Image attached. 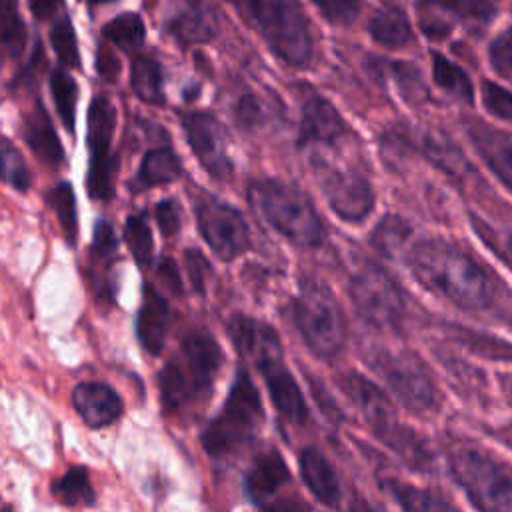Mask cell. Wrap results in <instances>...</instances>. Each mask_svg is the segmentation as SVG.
<instances>
[{"mask_svg":"<svg viewBox=\"0 0 512 512\" xmlns=\"http://www.w3.org/2000/svg\"><path fill=\"white\" fill-rule=\"evenodd\" d=\"M116 246H118V240L112 224H108L106 220L96 222L94 238H92V256L96 260H108L116 254Z\"/></svg>","mask_w":512,"mask_h":512,"instance_id":"obj_50","label":"cell"},{"mask_svg":"<svg viewBox=\"0 0 512 512\" xmlns=\"http://www.w3.org/2000/svg\"><path fill=\"white\" fill-rule=\"evenodd\" d=\"M184 264H186V272H188V278L192 282V288L198 292V294H204V288H206V280L212 272L210 268V262L206 260V256L196 250V248H188L184 252Z\"/></svg>","mask_w":512,"mask_h":512,"instance_id":"obj_48","label":"cell"},{"mask_svg":"<svg viewBox=\"0 0 512 512\" xmlns=\"http://www.w3.org/2000/svg\"><path fill=\"white\" fill-rule=\"evenodd\" d=\"M470 224L474 226L478 238L490 246L494 254H498L512 268V232H502L492 228L488 222L480 220L476 214L470 216Z\"/></svg>","mask_w":512,"mask_h":512,"instance_id":"obj_42","label":"cell"},{"mask_svg":"<svg viewBox=\"0 0 512 512\" xmlns=\"http://www.w3.org/2000/svg\"><path fill=\"white\" fill-rule=\"evenodd\" d=\"M262 512H310L300 498H278L262 508Z\"/></svg>","mask_w":512,"mask_h":512,"instance_id":"obj_53","label":"cell"},{"mask_svg":"<svg viewBox=\"0 0 512 512\" xmlns=\"http://www.w3.org/2000/svg\"><path fill=\"white\" fill-rule=\"evenodd\" d=\"M320 14L338 26L352 24L360 14V0H312Z\"/></svg>","mask_w":512,"mask_h":512,"instance_id":"obj_45","label":"cell"},{"mask_svg":"<svg viewBox=\"0 0 512 512\" xmlns=\"http://www.w3.org/2000/svg\"><path fill=\"white\" fill-rule=\"evenodd\" d=\"M50 44L58 56V60L66 68H80V52L76 44V34L68 18L58 20L50 30Z\"/></svg>","mask_w":512,"mask_h":512,"instance_id":"obj_40","label":"cell"},{"mask_svg":"<svg viewBox=\"0 0 512 512\" xmlns=\"http://www.w3.org/2000/svg\"><path fill=\"white\" fill-rule=\"evenodd\" d=\"M408 264L422 286L460 308L480 310L494 300V282L482 264L444 238L420 240Z\"/></svg>","mask_w":512,"mask_h":512,"instance_id":"obj_1","label":"cell"},{"mask_svg":"<svg viewBox=\"0 0 512 512\" xmlns=\"http://www.w3.org/2000/svg\"><path fill=\"white\" fill-rule=\"evenodd\" d=\"M470 140L496 178L512 192V136L476 122L470 126Z\"/></svg>","mask_w":512,"mask_h":512,"instance_id":"obj_20","label":"cell"},{"mask_svg":"<svg viewBox=\"0 0 512 512\" xmlns=\"http://www.w3.org/2000/svg\"><path fill=\"white\" fill-rule=\"evenodd\" d=\"M300 476L306 488L326 506H338L342 500V488L338 474L330 460L314 446H308L298 456Z\"/></svg>","mask_w":512,"mask_h":512,"instance_id":"obj_21","label":"cell"},{"mask_svg":"<svg viewBox=\"0 0 512 512\" xmlns=\"http://www.w3.org/2000/svg\"><path fill=\"white\" fill-rule=\"evenodd\" d=\"M256 26L270 50L290 66H308L314 52L312 32L296 0H234Z\"/></svg>","mask_w":512,"mask_h":512,"instance_id":"obj_6","label":"cell"},{"mask_svg":"<svg viewBox=\"0 0 512 512\" xmlns=\"http://www.w3.org/2000/svg\"><path fill=\"white\" fill-rule=\"evenodd\" d=\"M340 388L354 402L378 438L388 434L398 424L390 398L366 376L348 372L340 376Z\"/></svg>","mask_w":512,"mask_h":512,"instance_id":"obj_15","label":"cell"},{"mask_svg":"<svg viewBox=\"0 0 512 512\" xmlns=\"http://www.w3.org/2000/svg\"><path fill=\"white\" fill-rule=\"evenodd\" d=\"M96 70H98L100 78L106 80V82H116L118 76H120V60H118V56L106 44H102L98 48Z\"/></svg>","mask_w":512,"mask_h":512,"instance_id":"obj_51","label":"cell"},{"mask_svg":"<svg viewBox=\"0 0 512 512\" xmlns=\"http://www.w3.org/2000/svg\"><path fill=\"white\" fill-rule=\"evenodd\" d=\"M116 128V110L104 96H96L88 108V150L108 152Z\"/></svg>","mask_w":512,"mask_h":512,"instance_id":"obj_26","label":"cell"},{"mask_svg":"<svg viewBox=\"0 0 512 512\" xmlns=\"http://www.w3.org/2000/svg\"><path fill=\"white\" fill-rule=\"evenodd\" d=\"M496 8L492 0H418V14L422 32L430 38H444L450 34L452 24L446 16L458 20L488 22Z\"/></svg>","mask_w":512,"mask_h":512,"instance_id":"obj_14","label":"cell"},{"mask_svg":"<svg viewBox=\"0 0 512 512\" xmlns=\"http://www.w3.org/2000/svg\"><path fill=\"white\" fill-rule=\"evenodd\" d=\"M0 180L22 192L28 190L32 182V176L26 168L22 154L6 138H0Z\"/></svg>","mask_w":512,"mask_h":512,"instance_id":"obj_39","label":"cell"},{"mask_svg":"<svg viewBox=\"0 0 512 512\" xmlns=\"http://www.w3.org/2000/svg\"><path fill=\"white\" fill-rule=\"evenodd\" d=\"M0 512H12V506H10V504H4V506L0 508Z\"/></svg>","mask_w":512,"mask_h":512,"instance_id":"obj_56","label":"cell"},{"mask_svg":"<svg viewBox=\"0 0 512 512\" xmlns=\"http://www.w3.org/2000/svg\"><path fill=\"white\" fill-rule=\"evenodd\" d=\"M196 222L202 238L222 260H234L250 246V230L242 214L220 202L204 196L196 202Z\"/></svg>","mask_w":512,"mask_h":512,"instance_id":"obj_11","label":"cell"},{"mask_svg":"<svg viewBox=\"0 0 512 512\" xmlns=\"http://www.w3.org/2000/svg\"><path fill=\"white\" fill-rule=\"evenodd\" d=\"M170 308L166 298L150 284H144V300L136 318V334L142 348L156 356L162 352L168 332Z\"/></svg>","mask_w":512,"mask_h":512,"instance_id":"obj_19","label":"cell"},{"mask_svg":"<svg viewBox=\"0 0 512 512\" xmlns=\"http://www.w3.org/2000/svg\"><path fill=\"white\" fill-rule=\"evenodd\" d=\"M290 478L284 456L276 448L260 452L244 476V488L254 504H262L274 496Z\"/></svg>","mask_w":512,"mask_h":512,"instance_id":"obj_18","label":"cell"},{"mask_svg":"<svg viewBox=\"0 0 512 512\" xmlns=\"http://www.w3.org/2000/svg\"><path fill=\"white\" fill-rule=\"evenodd\" d=\"M174 32L186 42H206L214 36V22L204 10L192 8L174 22Z\"/></svg>","mask_w":512,"mask_h":512,"instance_id":"obj_41","label":"cell"},{"mask_svg":"<svg viewBox=\"0 0 512 512\" xmlns=\"http://www.w3.org/2000/svg\"><path fill=\"white\" fill-rule=\"evenodd\" d=\"M386 488L390 490L402 512H460L450 500L428 488L398 480H388Z\"/></svg>","mask_w":512,"mask_h":512,"instance_id":"obj_24","label":"cell"},{"mask_svg":"<svg viewBox=\"0 0 512 512\" xmlns=\"http://www.w3.org/2000/svg\"><path fill=\"white\" fill-rule=\"evenodd\" d=\"M426 154L432 162H436L442 170H446L452 176H458L464 168L462 154L454 146H450L448 142H444L440 138L426 140Z\"/></svg>","mask_w":512,"mask_h":512,"instance_id":"obj_44","label":"cell"},{"mask_svg":"<svg viewBox=\"0 0 512 512\" xmlns=\"http://www.w3.org/2000/svg\"><path fill=\"white\" fill-rule=\"evenodd\" d=\"M482 102L484 108L502 120L512 122V92L502 88L500 84L492 82V80H484L482 82Z\"/></svg>","mask_w":512,"mask_h":512,"instance_id":"obj_43","label":"cell"},{"mask_svg":"<svg viewBox=\"0 0 512 512\" xmlns=\"http://www.w3.org/2000/svg\"><path fill=\"white\" fill-rule=\"evenodd\" d=\"M154 218H156V224H158V228L164 236H174L180 230V224H182L178 202L172 200V198L160 200L154 206Z\"/></svg>","mask_w":512,"mask_h":512,"instance_id":"obj_49","label":"cell"},{"mask_svg":"<svg viewBox=\"0 0 512 512\" xmlns=\"http://www.w3.org/2000/svg\"><path fill=\"white\" fill-rule=\"evenodd\" d=\"M378 370L392 390V396L410 412L424 414L436 408L438 394L434 380L416 354H388L378 362Z\"/></svg>","mask_w":512,"mask_h":512,"instance_id":"obj_10","label":"cell"},{"mask_svg":"<svg viewBox=\"0 0 512 512\" xmlns=\"http://www.w3.org/2000/svg\"><path fill=\"white\" fill-rule=\"evenodd\" d=\"M186 140L212 178H228L232 160L228 156V138L224 126L208 112H188L182 116Z\"/></svg>","mask_w":512,"mask_h":512,"instance_id":"obj_12","label":"cell"},{"mask_svg":"<svg viewBox=\"0 0 512 512\" xmlns=\"http://www.w3.org/2000/svg\"><path fill=\"white\" fill-rule=\"evenodd\" d=\"M262 424L264 406L260 392L248 370L240 368L222 410L202 432V446L214 458L230 456L250 444Z\"/></svg>","mask_w":512,"mask_h":512,"instance_id":"obj_5","label":"cell"},{"mask_svg":"<svg viewBox=\"0 0 512 512\" xmlns=\"http://www.w3.org/2000/svg\"><path fill=\"white\" fill-rule=\"evenodd\" d=\"M102 36L116 44L122 50H134L138 46H142L144 36H146V28L144 22L138 14H120L116 18H112L104 28H102Z\"/></svg>","mask_w":512,"mask_h":512,"instance_id":"obj_37","label":"cell"},{"mask_svg":"<svg viewBox=\"0 0 512 512\" xmlns=\"http://www.w3.org/2000/svg\"><path fill=\"white\" fill-rule=\"evenodd\" d=\"M454 338L472 354H478L488 360H498V362H512V344L506 340H500L492 334L476 332L464 326H452Z\"/></svg>","mask_w":512,"mask_h":512,"instance_id":"obj_31","label":"cell"},{"mask_svg":"<svg viewBox=\"0 0 512 512\" xmlns=\"http://www.w3.org/2000/svg\"><path fill=\"white\" fill-rule=\"evenodd\" d=\"M234 118H236L238 126H242L244 130H252V128L262 126L264 118H266L264 102L254 94H244L234 104Z\"/></svg>","mask_w":512,"mask_h":512,"instance_id":"obj_46","label":"cell"},{"mask_svg":"<svg viewBox=\"0 0 512 512\" xmlns=\"http://www.w3.org/2000/svg\"><path fill=\"white\" fill-rule=\"evenodd\" d=\"M26 46V26L18 14V0H0V52L18 58Z\"/></svg>","mask_w":512,"mask_h":512,"instance_id":"obj_32","label":"cell"},{"mask_svg":"<svg viewBox=\"0 0 512 512\" xmlns=\"http://www.w3.org/2000/svg\"><path fill=\"white\" fill-rule=\"evenodd\" d=\"M28 4L38 20H46L64 4V0H28Z\"/></svg>","mask_w":512,"mask_h":512,"instance_id":"obj_54","label":"cell"},{"mask_svg":"<svg viewBox=\"0 0 512 512\" xmlns=\"http://www.w3.org/2000/svg\"><path fill=\"white\" fill-rule=\"evenodd\" d=\"M488 58L498 74H512V26L492 40Z\"/></svg>","mask_w":512,"mask_h":512,"instance_id":"obj_47","label":"cell"},{"mask_svg":"<svg viewBox=\"0 0 512 512\" xmlns=\"http://www.w3.org/2000/svg\"><path fill=\"white\" fill-rule=\"evenodd\" d=\"M116 170H118V158L110 150L90 154L86 188L94 200L108 202L114 198Z\"/></svg>","mask_w":512,"mask_h":512,"instance_id":"obj_29","label":"cell"},{"mask_svg":"<svg viewBox=\"0 0 512 512\" xmlns=\"http://www.w3.org/2000/svg\"><path fill=\"white\" fill-rule=\"evenodd\" d=\"M252 208L296 246L314 248L324 242V224L312 200L292 184L264 178L248 186Z\"/></svg>","mask_w":512,"mask_h":512,"instance_id":"obj_4","label":"cell"},{"mask_svg":"<svg viewBox=\"0 0 512 512\" xmlns=\"http://www.w3.org/2000/svg\"><path fill=\"white\" fill-rule=\"evenodd\" d=\"M432 78L438 88H442L456 100H462L464 104L474 102V88L468 74L458 64L450 62L438 52L432 54Z\"/></svg>","mask_w":512,"mask_h":512,"instance_id":"obj_28","label":"cell"},{"mask_svg":"<svg viewBox=\"0 0 512 512\" xmlns=\"http://www.w3.org/2000/svg\"><path fill=\"white\" fill-rule=\"evenodd\" d=\"M72 404L86 426L104 428L124 410L118 392L104 382H80L72 390Z\"/></svg>","mask_w":512,"mask_h":512,"instance_id":"obj_17","label":"cell"},{"mask_svg":"<svg viewBox=\"0 0 512 512\" xmlns=\"http://www.w3.org/2000/svg\"><path fill=\"white\" fill-rule=\"evenodd\" d=\"M500 380H502V390H504V394H506L508 402L512 404V374H508V376H502Z\"/></svg>","mask_w":512,"mask_h":512,"instance_id":"obj_55","label":"cell"},{"mask_svg":"<svg viewBox=\"0 0 512 512\" xmlns=\"http://www.w3.org/2000/svg\"><path fill=\"white\" fill-rule=\"evenodd\" d=\"M450 472L480 512H512V474L484 450H452Z\"/></svg>","mask_w":512,"mask_h":512,"instance_id":"obj_8","label":"cell"},{"mask_svg":"<svg viewBox=\"0 0 512 512\" xmlns=\"http://www.w3.org/2000/svg\"><path fill=\"white\" fill-rule=\"evenodd\" d=\"M132 90L136 96L148 104H162L164 102V88H162V68L160 64L150 56H136L132 60V72H130Z\"/></svg>","mask_w":512,"mask_h":512,"instance_id":"obj_27","label":"cell"},{"mask_svg":"<svg viewBox=\"0 0 512 512\" xmlns=\"http://www.w3.org/2000/svg\"><path fill=\"white\" fill-rule=\"evenodd\" d=\"M320 186L330 208L346 222H362L374 210V190L358 172L326 166L320 176Z\"/></svg>","mask_w":512,"mask_h":512,"instance_id":"obj_13","label":"cell"},{"mask_svg":"<svg viewBox=\"0 0 512 512\" xmlns=\"http://www.w3.org/2000/svg\"><path fill=\"white\" fill-rule=\"evenodd\" d=\"M408 236H410V224L396 214H386L376 224L370 240L380 254L392 258V256H398V252L404 248Z\"/></svg>","mask_w":512,"mask_h":512,"instance_id":"obj_35","label":"cell"},{"mask_svg":"<svg viewBox=\"0 0 512 512\" xmlns=\"http://www.w3.org/2000/svg\"><path fill=\"white\" fill-rule=\"evenodd\" d=\"M182 172L180 158L170 148H154L142 158L140 170L136 174L138 188H152L158 184H168L176 180Z\"/></svg>","mask_w":512,"mask_h":512,"instance_id":"obj_25","label":"cell"},{"mask_svg":"<svg viewBox=\"0 0 512 512\" xmlns=\"http://www.w3.org/2000/svg\"><path fill=\"white\" fill-rule=\"evenodd\" d=\"M356 312L376 328H396L402 322L406 302L394 278L376 264H364L348 284Z\"/></svg>","mask_w":512,"mask_h":512,"instance_id":"obj_9","label":"cell"},{"mask_svg":"<svg viewBox=\"0 0 512 512\" xmlns=\"http://www.w3.org/2000/svg\"><path fill=\"white\" fill-rule=\"evenodd\" d=\"M368 32L380 46L388 50H400L412 40V26L408 16L400 8L378 10L368 24Z\"/></svg>","mask_w":512,"mask_h":512,"instance_id":"obj_23","label":"cell"},{"mask_svg":"<svg viewBox=\"0 0 512 512\" xmlns=\"http://www.w3.org/2000/svg\"><path fill=\"white\" fill-rule=\"evenodd\" d=\"M346 122L330 100L310 94L302 104L298 144H334L346 134Z\"/></svg>","mask_w":512,"mask_h":512,"instance_id":"obj_16","label":"cell"},{"mask_svg":"<svg viewBox=\"0 0 512 512\" xmlns=\"http://www.w3.org/2000/svg\"><path fill=\"white\" fill-rule=\"evenodd\" d=\"M374 70L394 80L398 92L406 102H420L426 98V84L420 78V70L406 62H380L376 60Z\"/></svg>","mask_w":512,"mask_h":512,"instance_id":"obj_33","label":"cell"},{"mask_svg":"<svg viewBox=\"0 0 512 512\" xmlns=\"http://www.w3.org/2000/svg\"><path fill=\"white\" fill-rule=\"evenodd\" d=\"M22 138L40 162H44L48 166H60L62 164L64 150H62L58 134H56V130L50 122V116L44 110L42 102H36V106L24 116Z\"/></svg>","mask_w":512,"mask_h":512,"instance_id":"obj_22","label":"cell"},{"mask_svg":"<svg viewBox=\"0 0 512 512\" xmlns=\"http://www.w3.org/2000/svg\"><path fill=\"white\" fill-rule=\"evenodd\" d=\"M158 278L162 280V284L172 292V294H182V280H180V272L174 264L172 258H162L158 264Z\"/></svg>","mask_w":512,"mask_h":512,"instance_id":"obj_52","label":"cell"},{"mask_svg":"<svg viewBox=\"0 0 512 512\" xmlns=\"http://www.w3.org/2000/svg\"><path fill=\"white\" fill-rule=\"evenodd\" d=\"M228 334L236 350L248 356L260 370L276 412L290 424H304L308 406L304 394L282 356L276 330L260 320L236 314L228 322Z\"/></svg>","mask_w":512,"mask_h":512,"instance_id":"obj_2","label":"cell"},{"mask_svg":"<svg viewBox=\"0 0 512 512\" xmlns=\"http://www.w3.org/2000/svg\"><path fill=\"white\" fill-rule=\"evenodd\" d=\"M52 494L62 502L64 506H76V504H94L96 494L88 478V470L84 466H72L68 472H64L60 478L52 482Z\"/></svg>","mask_w":512,"mask_h":512,"instance_id":"obj_30","label":"cell"},{"mask_svg":"<svg viewBox=\"0 0 512 512\" xmlns=\"http://www.w3.org/2000/svg\"><path fill=\"white\" fill-rule=\"evenodd\" d=\"M46 202L54 210L64 238L70 244H74L78 234V216H76V198H74L72 186L68 182H60L56 188L48 192Z\"/></svg>","mask_w":512,"mask_h":512,"instance_id":"obj_36","label":"cell"},{"mask_svg":"<svg viewBox=\"0 0 512 512\" xmlns=\"http://www.w3.org/2000/svg\"><path fill=\"white\" fill-rule=\"evenodd\" d=\"M222 366L220 344L204 330L188 332L178 354L158 374L162 402L168 410H182L204 400Z\"/></svg>","mask_w":512,"mask_h":512,"instance_id":"obj_3","label":"cell"},{"mask_svg":"<svg viewBox=\"0 0 512 512\" xmlns=\"http://www.w3.org/2000/svg\"><path fill=\"white\" fill-rule=\"evenodd\" d=\"M124 240L140 268H148L154 258V238L144 214L128 216L124 222Z\"/></svg>","mask_w":512,"mask_h":512,"instance_id":"obj_38","label":"cell"},{"mask_svg":"<svg viewBox=\"0 0 512 512\" xmlns=\"http://www.w3.org/2000/svg\"><path fill=\"white\" fill-rule=\"evenodd\" d=\"M50 90L58 110V116L68 132H74L76 120V100H78V84L76 80L62 68L50 74Z\"/></svg>","mask_w":512,"mask_h":512,"instance_id":"obj_34","label":"cell"},{"mask_svg":"<svg viewBox=\"0 0 512 512\" xmlns=\"http://www.w3.org/2000/svg\"><path fill=\"white\" fill-rule=\"evenodd\" d=\"M294 324L306 346L322 360L338 356L344 346V318L324 284L306 282L292 302Z\"/></svg>","mask_w":512,"mask_h":512,"instance_id":"obj_7","label":"cell"},{"mask_svg":"<svg viewBox=\"0 0 512 512\" xmlns=\"http://www.w3.org/2000/svg\"><path fill=\"white\" fill-rule=\"evenodd\" d=\"M88 2H92V4H102V2H112V0H88Z\"/></svg>","mask_w":512,"mask_h":512,"instance_id":"obj_57","label":"cell"}]
</instances>
